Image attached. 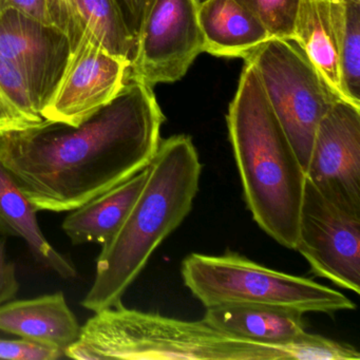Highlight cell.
<instances>
[{"label":"cell","instance_id":"obj_1","mask_svg":"<svg viewBox=\"0 0 360 360\" xmlns=\"http://www.w3.org/2000/svg\"><path fill=\"white\" fill-rule=\"evenodd\" d=\"M164 121L153 87L127 77L81 125L45 120L0 136V162L37 212H71L148 167Z\"/></svg>","mask_w":360,"mask_h":360},{"label":"cell","instance_id":"obj_2","mask_svg":"<svg viewBox=\"0 0 360 360\" xmlns=\"http://www.w3.org/2000/svg\"><path fill=\"white\" fill-rule=\"evenodd\" d=\"M227 127L252 218L280 245L295 250L307 174L248 60L229 105Z\"/></svg>","mask_w":360,"mask_h":360},{"label":"cell","instance_id":"obj_3","mask_svg":"<svg viewBox=\"0 0 360 360\" xmlns=\"http://www.w3.org/2000/svg\"><path fill=\"white\" fill-rule=\"evenodd\" d=\"M201 172L191 138L161 141L142 193L115 237L102 246L94 284L81 302L85 309L96 313L122 302L155 250L191 212Z\"/></svg>","mask_w":360,"mask_h":360},{"label":"cell","instance_id":"obj_4","mask_svg":"<svg viewBox=\"0 0 360 360\" xmlns=\"http://www.w3.org/2000/svg\"><path fill=\"white\" fill-rule=\"evenodd\" d=\"M79 360H285L281 347L186 321L115 305L96 311L65 349Z\"/></svg>","mask_w":360,"mask_h":360},{"label":"cell","instance_id":"obj_5","mask_svg":"<svg viewBox=\"0 0 360 360\" xmlns=\"http://www.w3.org/2000/svg\"><path fill=\"white\" fill-rule=\"evenodd\" d=\"M182 279L206 307L258 305L300 313L334 314L355 309L342 292L309 278L274 271L238 254H191L182 263Z\"/></svg>","mask_w":360,"mask_h":360},{"label":"cell","instance_id":"obj_6","mask_svg":"<svg viewBox=\"0 0 360 360\" xmlns=\"http://www.w3.org/2000/svg\"><path fill=\"white\" fill-rule=\"evenodd\" d=\"M245 60L258 73L267 100L307 174L318 124L343 100L300 48L271 37Z\"/></svg>","mask_w":360,"mask_h":360},{"label":"cell","instance_id":"obj_7","mask_svg":"<svg viewBox=\"0 0 360 360\" xmlns=\"http://www.w3.org/2000/svg\"><path fill=\"white\" fill-rule=\"evenodd\" d=\"M318 277L360 292V214L328 199L305 181L295 250Z\"/></svg>","mask_w":360,"mask_h":360},{"label":"cell","instance_id":"obj_8","mask_svg":"<svg viewBox=\"0 0 360 360\" xmlns=\"http://www.w3.org/2000/svg\"><path fill=\"white\" fill-rule=\"evenodd\" d=\"M203 48L195 0H153L128 77L150 87L174 83L186 75Z\"/></svg>","mask_w":360,"mask_h":360},{"label":"cell","instance_id":"obj_9","mask_svg":"<svg viewBox=\"0 0 360 360\" xmlns=\"http://www.w3.org/2000/svg\"><path fill=\"white\" fill-rule=\"evenodd\" d=\"M0 51L20 73L41 117L72 56L68 35L0 0Z\"/></svg>","mask_w":360,"mask_h":360},{"label":"cell","instance_id":"obj_10","mask_svg":"<svg viewBox=\"0 0 360 360\" xmlns=\"http://www.w3.org/2000/svg\"><path fill=\"white\" fill-rule=\"evenodd\" d=\"M129 68V63L109 53L85 29L41 117L70 126L81 125L117 96L127 81Z\"/></svg>","mask_w":360,"mask_h":360},{"label":"cell","instance_id":"obj_11","mask_svg":"<svg viewBox=\"0 0 360 360\" xmlns=\"http://www.w3.org/2000/svg\"><path fill=\"white\" fill-rule=\"evenodd\" d=\"M328 199L360 214V107L340 100L318 124L307 169Z\"/></svg>","mask_w":360,"mask_h":360},{"label":"cell","instance_id":"obj_12","mask_svg":"<svg viewBox=\"0 0 360 360\" xmlns=\"http://www.w3.org/2000/svg\"><path fill=\"white\" fill-rule=\"evenodd\" d=\"M0 332L65 354V349L79 338L81 326L67 304L64 292H58L1 305Z\"/></svg>","mask_w":360,"mask_h":360},{"label":"cell","instance_id":"obj_13","mask_svg":"<svg viewBox=\"0 0 360 360\" xmlns=\"http://www.w3.org/2000/svg\"><path fill=\"white\" fill-rule=\"evenodd\" d=\"M203 52L218 58H248L271 39L262 22L236 0H207L198 7Z\"/></svg>","mask_w":360,"mask_h":360},{"label":"cell","instance_id":"obj_14","mask_svg":"<svg viewBox=\"0 0 360 360\" xmlns=\"http://www.w3.org/2000/svg\"><path fill=\"white\" fill-rule=\"evenodd\" d=\"M147 176L148 167L81 207L71 210L62 229L73 245L96 243L103 246L108 243L142 193Z\"/></svg>","mask_w":360,"mask_h":360},{"label":"cell","instance_id":"obj_15","mask_svg":"<svg viewBox=\"0 0 360 360\" xmlns=\"http://www.w3.org/2000/svg\"><path fill=\"white\" fill-rule=\"evenodd\" d=\"M37 214L34 206L0 162V235L24 240L37 262L64 279L77 277L75 263L48 241Z\"/></svg>","mask_w":360,"mask_h":360},{"label":"cell","instance_id":"obj_16","mask_svg":"<svg viewBox=\"0 0 360 360\" xmlns=\"http://www.w3.org/2000/svg\"><path fill=\"white\" fill-rule=\"evenodd\" d=\"M304 314L258 305H224L206 309L203 320L238 338L280 347L304 332Z\"/></svg>","mask_w":360,"mask_h":360},{"label":"cell","instance_id":"obj_17","mask_svg":"<svg viewBox=\"0 0 360 360\" xmlns=\"http://www.w3.org/2000/svg\"><path fill=\"white\" fill-rule=\"evenodd\" d=\"M71 4L84 29L109 53L131 66L145 16L136 13L124 0H71Z\"/></svg>","mask_w":360,"mask_h":360},{"label":"cell","instance_id":"obj_18","mask_svg":"<svg viewBox=\"0 0 360 360\" xmlns=\"http://www.w3.org/2000/svg\"><path fill=\"white\" fill-rule=\"evenodd\" d=\"M290 41L298 44L318 72L343 98L330 0H301Z\"/></svg>","mask_w":360,"mask_h":360},{"label":"cell","instance_id":"obj_19","mask_svg":"<svg viewBox=\"0 0 360 360\" xmlns=\"http://www.w3.org/2000/svg\"><path fill=\"white\" fill-rule=\"evenodd\" d=\"M343 98L360 107V4L330 0Z\"/></svg>","mask_w":360,"mask_h":360},{"label":"cell","instance_id":"obj_20","mask_svg":"<svg viewBox=\"0 0 360 360\" xmlns=\"http://www.w3.org/2000/svg\"><path fill=\"white\" fill-rule=\"evenodd\" d=\"M284 359L359 360L356 347L326 338L321 335L302 332L280 345Z\"/></svg>","mask_w":360,"mask_h":360},{"label":"cell","instance_id":"obj_21","mask_svg":"<svg viewBox=\"0 0 360 360\" xmlns=\"http://www.w3.org/2000/svg\"><path fill=\"white\" fill-rule=\"evenodd\" d=\"M256 16L271 37L292 39L295 20L301 0H236Z\"/></svg>","mask_w":360,"mask_h":360},{"label":"cell","instance_id":"obj_22","mask_svg":"<svg viewBox=\"0 0 360 360\" xmlns=\"http://www.w3.org/2000/svg\"><path fill=\"white\" fill-rule=\"evenodd\" d=\"M0 98H4L10 106L24 115L33 125H39L45 121L41 117L30 94L14 65L0 51Z\"/></svg>","mask_w":360,"mask_h":360},{"label":"cell","instance_id":"obj_23","mask_svg":"<svg viewBox=\"0 0 360 360\" xmlns=\"http://www.w3.org/2000/svg\"><path fill=\"white\" fill-rule=\"evenodd\" d=\"M65 356L60 349H50L25 339H0V359L56 360Z\"/></svg>","mask_w":360,"mask_h":360},{"label":"cell","instance_id":"obj_24","mask_svg":"<svg viewBox=\"0 0 360 360\" xmlns=\"http://www.w3.org/2000/svg\"><path fill=\"white\" fill-rule=\"evenodd\" d=\"M7 237H0V307L13 300L20 290L15 264L7 258Z\"/></svg>","mask_w":360,"mask_h":360},{"label":"cell","instance_id":"obj_25","mask_svg":"<svg viewBox=\"0 0 360 360\" xmlns=\"http://www.w3.org/2000/svg\"><path fill=\"white\" fill-rule=\"evenodd\" d=\"M32 126L37 125H33L24 115L0 98V136L14 130L26 129Z\"/></svg>","mask_w":360,"mask_h":360},{"label":"cell","instance_id":"obj_26","mask_svg":"<svg viewBox=\"0 0 360 360\" xmlns=\"http://www.w3.org/2000/svg\"><path fill=\"white\" fill-rule=\"evenodd\" d=\"M128 6L134 11L140 14H146L148 11L149 6L153 3V0H124Z\"/></svg>","mask_w":360,"mask_h":360},{"label":"cell","instance_id":"obj_27","mask_svg":"<svg viewBox=\"0 0 360 360\" xmlns=\"http://www.w3.org/2000/svg\"><path fill=\"white\" fill-rule=\"evenodd\" d=\"M49 1H51L54 5L58 6V7L63 8V9L67 10L70 13L75 14L77 18H79L77 13H75V8H73L72 4H71V0H49Z\"/></svg>","mask_w":360,"mask_h":360},{"label":"cell","instance_id":"obj_28","mask_svg":"<svg viewBox=\"0 0 360 360\" xmlns=\"http://www.w3.org/2000/svg\"><path fill=\"white\" fill-rule=\"evenodd\" d=\"M340 1H343V3H356V4H360V0H340Z\"/></svg>","mask_w":360,"mask_h":360},{"label":"cell","instance_id":"obj_29","mask_svg":"<svg viewBox=\"0 0 360 360\" xmlns=\"http://www.w3.org/2000/svg\"><path fill=\"white\" fill-rule=\"evenodd\" d=\"M195 4H197L198 7H199L200 5H202V4L205 3V1H207V0H195Z\"/></svg>","mask_w":360,"mask_h":360}]
</instances>
